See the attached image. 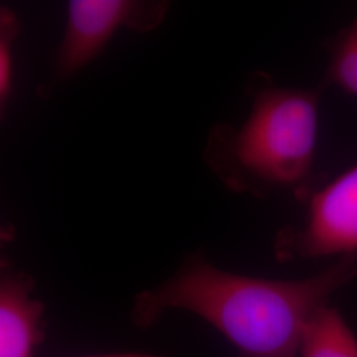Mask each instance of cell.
Wrapping results in <instances>:
<instances>
[{"instance_id": "cell-5", "label": "cell", "mask_w": 357, "mask_h": 357, "mask_svg": "<svg viewBox=\"0 0 357 357\" xmlns=\"http://www.w3.org/2000/svg\"><path fill=\"white\" fill-rule=\"evenodd\" d=\"M35 286L29 273L1 264L0 357H33L45 337V305L33 298Z\"/></svg>"}, {"instance_id": "cell-4", "label": "cell", "mask_w": 357, "mask_h": 357, "mask_svg": "<svg viewBox=\"0 0 357 357\" xmlns=\"http://www.w3.org/2000/svg\"><path fill=\"white\" fill-rule=\"evenodd\" d=\"M282 261L357 255V165L311 195L301 227L280 231Z\"/></svg>"}, {"instance_id": "cell-7", "label": "cell", "mask_w": 357, "mask_h": 357, "mask_svg": "<svg viewBox=\"0 0 357 357\" xmlns=\"http://www.w3.org/2000/svg\"><path fill=\"white\" fill-rule=\"evenodd\" d=\"M328 79L345 93L357 97V13L336 41L328 66Z\"/></svg>"}, {"instance_id": "cell-6", "label": "cell", "mask_w": 357, "mask_h": 357, "mask_svg": "<svg viewBox=\"0 0 357 357\" xmlns=\"http://www.w3.org/2000/svg\"><path fill=\"white\" fill-rule=\"evenodd\" d=\"M299 357H357V337L333 307H320L307 323Z\"/></svg>"}, {"instance_id": "cell-9", "label": "cell", "mask_w": 357, "mask_h": 357, "mask_svg": "<svg viewBox=\"0 0 357 357\" xmlns=\"http://www.w3.org/2000/svg\"><path fill=\"white\" fill-rule=\"evenodd\" d=\"M82 357H166L159 355H149V354H137V352H125V354H107V355H91Z\"/></svg>"}, {"instance_id": "cell-1", "label": "cell", "mask_w": 357, "mask_h": 357, "mask_svg": "<svg viewBox=\"0 0 357 357\" xmlns=\"http://www.w3.org/2000/svg\"><path fill=\"white\" fill-rule=\"evenodd\" d=\"M356 273L351 255L306 280H265L217 268L197 252L166 281L137 294L130 317L144 330L180 310L212 326L238 357H299L308 320Z\"/></svg>"}, {"instance_id": "cell-3", "label": "cell", "mask_w": 357, "mask_h": 357, "mask_svg": "<svg viewBox=\"0 0 357 357\" xmlns=\"http://www.w3.org/2000/svg\"><path fill=\"white\" fill-rule=\"evenodd\" d=\"M167 1L156 0H72L66 6L64 35L50 81L38 88L48 98L60 85L77 76L101 56L118 31L128 28L147 33L160 26Z\"/></svg>"}, {"instance_id": "cell-2", "label": "cell", "mask_w": 357, "mask_h": 357, "mask_svg": "<svg viewBox=\"0 0 357 357\" xmlns=\"http://www.w3.org/2000/svg\"><path fill=\"white\" fill-rule=\"evenodd\" d=\"M319 93L258 88L238 128L218 123L209 130L205 166L236 193L264 197L277 191H305L317 151Z\"/></svg>"}, {"instance_id": "cell-8", "label": "cell", "mask_w": 357, "mask_h": 357, "mask_svg": "<svg viewBox=\"0 0 357 357\" xmlns=\"http://www.w3.org/2000/svg\"><path fill=\"white\" fill-rule=\"evenodd\" d=\"M22 31L17 16L7 7L0 8V110L4 113L13 88V47Z\"/></svg>"}]
</instances>
